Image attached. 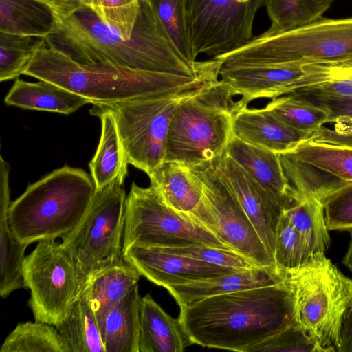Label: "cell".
I'll return each mask as SVG.
<instances>
[{
    "label": "cell",
    "mask_w": 352,
    "mask_h": 352,
    "mask_svg": "<svg viewBox=\"0 0 352 352\" xmlns=\"http://www.w3.org/2000/svg\"><path fill=\"white\" fill-rule=\"evenodd\" d=\"M352 56V18H322L284 31L267 30L228 54L214 58L222 67L301 66Z\"/></svg>",
    "instance_id": "obj_6"
},
{
    "label": "cell",
    "mask_w": 352,
    "mask_h": 352,
    "mask_svg": "<svg viewBox=\"0 0 352 352\" xmlns=\"http://www.w3.org/2000/svg\"><path fill=\"white\" fill-rule=\"evenodd\" d=\"M295 91L352 97V76L331 78L327 80L304 87Z\"/></svg>",
    "instance_id": "obj_43"
},
{
    "label": "cell",
    "mask_w": 352,
    "mask_h": 352,
    "mask_svg": "<svg viewBox=\"0 0 352 352\" xmlns=\"http://www.w3.org/2000/svg\"><path fill=\"white\" fill-rule=\"evenodd\" d=\"M90 9L104 23L118 32L124 39H129L136 24L140 0H78Z\"/></svg>",
    "instance_id": "obj_37"
},
{
    "label": "cell",
    "mask_w": 352,
    "mask_h": 352,
    "mask_svg": "<svg viewBox=\"0 0 352 352\" xmlns=\"http://www.w3.org/2000/svg\"><path fill=\"white\" fill-rule=\"evenodd\" d=\"M10 164L0 156V296L7 298L25 288L23 266L28 246L13 234L8 220L11 203L9 187Z\"/></svg>",
    "instance_id": "obj_20"
},
{
    "label": "cell",
    "mask_w": 352,
    "mask_h": 352,
    "mask_svg": "<svg viewBox=\"0 0 352 352\" xmlns=\"http://www.w3.org/2000/svg\"><path fill=\"white\" fill-rule=\"evenodd\" d=\"M221 79L230 85L235 96L237 111L257 98H275L324 80L320 69L314 65L301 66L222 67Z\"/></svg>",
    "instance_id": "obj_15"
},
{
    "label": "cell",
    "mask_w": 352,
    "mask_h": 352,
    "mask_svg": "<svg viewBox=\"0 0 352 352\" xmlns=\"http://www.w3.org/2000/svg\"><path fill=\"white\" fill-rule=\"evenodd\" d=\"M4 102L7 105L30 110L71 114L91 101L53 82L16 79Z\"/></svg>",
    "instance_id": "obj_24"
},
{
    "label": "cell",
    "mask_w": 352,
    "mask_h": 352,
    "mask_svg": "<svg viewBox=\"0 0 352 352\" xmlns=\"http://www.w3.org/2000/svg\"><path fill=\"white\" fill-rule=\"evenodd\" d=\"M150 1L179 51L188 60L195 62L186 30L184 0Z\"/></svg>",
    "instance_id": "obj_38"
},
{
    "label": "cell",
    "mask_w": 352,
    "mask_h": 352,
    "mask_svg": "<svg viewBox=\"0 0 352 352\" xmlns=\"http://www.w3.org/2000/svg\"><path fill=\"white\" fill-rule=\"evenodd\" d=\"M138 284L117 304L96 314L105 352H139Z\"/></svg>",
    "instance_id": "obj_21"
},
{
    "label": "cell",
    "mask_w": 352,
    "mask_h": 352,
    "mask_svg": "<svg viewBox=\"0 0 352 352\" xmlns=\"http://www.w3.org/2000/svg\"><path fill=\"white\" fill-rule=\"evenodd\" d=\"M309 140L352 148V129H331L322 126L311 134Z\"/></svg>",
    "instance_id": "obj_44"
},
{
    "label": "cell",
    "mask_w": 352,
    "mask_h": 352,
    "mask_svg": "<svg viewBox=\"0 0 352 352\" xmlns=\"http://www.w3.org/2000/svg\"><path fill=\"white\" fill-rule=\"evenodd\" d=\"M285 276L294 296L296 322L326 352L337 351L343 318L352 307V279L325 254Z\"/></svg>",
    "instance_id": "obj_7"
},
{
    "label": "cell",
    "mask_w": 352,
    "mask_h": 352,
    "mask_svg": "<svg viewBox=\"0 0 352 352\" xmlns=\"http://www.w3.org/2000/svg\"><path fill=\"white\" fill-rule=\"evenodd\" d=\"M211 163L274 258L277 223L283 210L292 203L293 195L281 197L267 191L225 153Z\"/></svg>",
    "instance_id": "obj_14"
},
{
    "label": "cell",
    "mask_w": 352,
    "mask_h": 352,
    "mask_svg": "<svg viewBox=\"0 0 352 352\" xmlns=\"http://www.w3.org/2000/svg\"><path fill=\"white\" fill-rule=\"evenodd\" d=\"M200 87L106 104L115 116L129 164L148 175L164 161L172 116Z\"/></svg>",
    "instance_id": "obj_11"
},
{
    "label": "cell",
    "mask_w": 352,
    "mask_h": 352,
    "mask_svg": "<svg viewBox=\"0 0 352 352\" xmlns=\"http://www.w3.org/2000/svg\"><path fill=\"white\" fill-rule=\"evenodd\" d=\"M159 248L169 252L228 268L243 270L256 266L234 251L205 245L194 244L175 248Z\"/></svg>",
    "instance_id": "obj_40"
},
{
    "label": "cell",
    "mask_w": 352,
    "mask_h": 352,
    "mask_svg": "<svg viewBox=\"0 0 352 352\" xmlns=\"http://www.w3.org/2000/svg\"><path fill=\"white\" fill-rule=\"evenodd\" d=\"M43 3H45L46 4H48V3H57V2H60V1H63L64 0H38Z\"/></svg>",
    "instance_id": "obj_48"
},
{
    "label": "cell",
    "mask_w": 352,
    "mask_h": 352,
    "mask_svg": "<svg viewBox=\"0 0 352 352\" xmlns=\"http://www.w3.org/2000/svg\"><path fill=\"white\" fill-rule=\"evenodd\" d=\"M43 39L0 32V81L24 74Z\"/></svg>",
    "instance_id": "obj_35"
},
{
    "label": "cell",
    "mask_w": 352,
    "mask_h": 352,
    "mask_svg": "<svg viewBox=\"0 0 352 352\" xmlns=\"http://www.w3.org/2000/svg\"><path fill=\"white\" fill-rule=\"evenodd\" d=\"M313 258L283 210L275 234L274 260L276 269L286 274L305 265Z\"/></svg>",
    "instance_id": "obj_36"
},
{
    "label": "cell",
    "mask_w": 352,
    "mask_h": 352,
    "mask_svg": "<svg viewBox=\"0 0 352 352\" xmlns=\"http://www.w3.org/2000/svg\"><path fill=\"white\" fill-rule=\"evenodd\" d=\"M25 289L34 320L57 325L69 314L88 285L75 261L61 243L43 240L25 257Z\"/></svg>",
    "instance_id": "obj_9"
},
{
    "label": "cell",
    "mask_w": 352,
    "mask_h": 352,
    "mask_svg": "<svg viewBox=\"0 0 352 352\" xmlns=\"http://www.w3.org/2000/svg\"><path fill=\"white\" fill-rule=\"evenodd\" d=\"M132 35L124 39L78 0L47 4L54 20L45 38L81 63L111 62L133 69L199 77L202 61L190 62L179 51L150 0H140Z\"/></svg>",
    "instance_id": "obj_1"
},
{
    "label": "cell",
    "mask_w": 352,
    "mask_h": 352,
    "mask_svg": "<svg viewBox=\"0 0 352 352\" xmlns=\"http://www.w3.org/2000/svg\"><path fill=\"white\" fill-rule=\"evenodd\" d=\"M55 327L70 352H105L95 311L85 290Z\"/></svg>",
    "instance_id": "obj_28"
},
{
    "label": "cell",
    "mask_w": 352,
    "mask_h": 352,
    "mask_svg": "<svg viewBox=\"0 0 352 352\" xmlns=\"http://www.w3.org/2000/svg\"><path fill=\"white\" fill-rule=\"evenodd\" d=\"M338 352H352V307L345 314L340 332Z\"/></svg>",
    "instance_id": "obj_45"
},
{
    "label": "cell",
    "mask_w": 352,
    "mask_h": 352,
    "mask_svg": "<svg viewBox=\"0 0 352 352\" xmlns=\"http://www.w3.org/2000/svg\"><path fill=\"white\" fill-rule=\"evenodd\" d=\"M126 199L122 184L118 181L96 190L81 222L61 238L88 282L126 263L122 248Z\"/></svg>",
    "instance_id": "obj_8"
},
{
    "label": "cell",
    "mask_w": 352,
    "mask_h": 352,
    "mask_svg": "<svg viewBox=\"0 0 352 352\" xmlns=\"http://www.w3.org/2000/svg\"><path fill=\"white\" fill-rule=\"evenodd\" d=\"M224 153L267 191L281 197L292 195L278 153L252 145L234 135Z\"/></svg>",
    "instance_id": "obj_25"
},
{
    "label": "cell",
    "mask_w": 352,
    "mask_h": 352,
    "mask_svg": "<svg viewBox=\"0 0 352 352\" xmlns=\"http://www.w3.org/2000/svg\"><path fill=\"white\" fill-rule=\"evenodd\" d=\"M285 280L286 276L275 267L255 266L169 287L166 289L181 307L210 296L280 283Z\"/></svg>",
    "instance_id": "obj_18"
},
{
    "label": "cell",
    "mask_w": 352,
    "mask_h": 352,
    "mask_svg": "<svg viewBox=\"0 0 352 352\" xmlns=\"http://www.w3.org/2000/svg\"><path fill=\"white\" fill-rule=\"evenodd\" d=\"M194 244L232 250L188 216L168 207L151 186L142 188L133 182L125 203L123 251L133 245L175 248Z\"/></svg>",
    "instance_id": "obj_10"
},
{
    "label": "cell",
    "mask_w": 352,
    "mask_h": 352,
    "mask_svg": "<svg viewBox=\"0 0 352 352\" xmlns=\"http://www.w3.org/2000/svg\"><path fill=\"white\" fill-rule=\"evenodd\" d=\"M179 321L192 344L249 352L296 322L295 301L282 283L210 296L180 307Z\"/></svg>",
    "instance_id": "obj_2"
},
{
    "label": "cell",
    "mask_w": 352,
    "mask_h": 352,
    "mask_svg": "<svg viewBox=\"0 0 352 352\" xmlns=\"http://www.w3.org/2000/svg\"><path fill=\"white\" fill-rule=\"evenodd\" d=\"M348 232L350 234L351 239L348 250L343 258L342 263L352 272V229Z\"/></svg>",
    "instance_id": "obj_47"
},
{
    "label": "cell",
    "mask_w": 352,
    "mask_h": 352,
    "mask_svg": "<svg viewBox=\"0 0 352 352\" xmlns=\"http://www.w3.org/2000/svg\"><path fill=\"white\" fill-rule=\"evenodd\" d=\"M296 98L325 111L328 122L349 124L352 129V97L324 95L294 91L289 93Z\"/></svg>",
    "instance_id": "obj_42"
},
{
    "label": "cell",
    "mask_w": 352,
    "mask_h": 352,
    "mask_svg": "<svg viewBox=\"0 0 352 352\" xmlns=\"http://www.w3.org/2000/svg\"><path fill=\"white\" fill-rule=\"evenodd\" d=\"M289 152L341 179L352 181V148L307 140Z\"/></svg>",
    "instance_id": "obj_33"
},
{
    "label": "cell",
    "mask_w": 352,
    "mask_h": 352,
    "mask_svg": "<svg viewBox=\"0 0 352 352\" xmlns=\"http://www.w3.org/2000/svg\"><path fill=\"white\" fill-rule=\"evenodd\" d=\"M268 0H184L186 25L195 56L212 58L236 50L253 37L257 11Z\"/></svg>",
    "instance_id": "obj_13"
},
{
    "label": "cell",
    "mask_w": 352,
    "mask_h": 352,
    "mask_svg": "<svg viewBox=\"0 0 352 352\" xmlns=\"http://www.w3.org/2000/svg\"><path fill=\"white\" fill-rule=\"evenodd\" d=\"M148 176L162 200L175 211L189 214L199 205L203 184L189 167L175 162H163Z\"/></svg>",
    "instance_id": "obj_23"
},
{
    "label": "cell",
    "mask_w": 352,
    "mask_h": 352,
    "mask_svg": "<svg viewBox=\"0 0 352 352\" xmlns=\"http://www.w3.org/2000/svg\"><path fill=\"white\" fill-rule=\"evenodd\" d=\"M123 256L141 276L166 289L239 270L169 252L157 246L133 245L123 251Z\"/></svg>",
    "instance_id": "obj_16"
},
{
    "label": "cell",
    "mask_w": 352,
    "mask_h": 352,
    "mask_svg": "<svg viewBox=\"0 0 352 352\" xmlns=\"http://www.w3.org/2000/svg\"><path fill=\"white\" fill-rule=\"evenodd\" d=\"M335 0H268V30L284 31L310 24L322 18Z\"/></svg>",
    "instance_id": "obj_32"
},
{
    "label": "cell",
    "mask_w": 352,
    "mask_h": 352,
    "mask_svg": "<svg viewBox=\"0 0 352 352\" xmlns=\"http://www.w3.org/2000/svg\"><path fill=\"white\" fill-rule=\"evenodd\" d=\"M0 352H70L54 325L43 322H20L8 334Z\"/></svg>",
    "instance_id": "obj_31"
},
{
    "label": "cell",
    "mask_w": 352,
    "mask_h": 352,
    "mask_svg": "<svg viewBox=\"0 0 352 352\" xmlns=\"http://www.w3.org/2000/svg\"><path fill=\"white\" fill-rule=\"evenodd\" d=\"M190 168L201 181L203 192L199 205L185 214L255 265L276 267L256 230L219 179L211 162Z\"/></svg>",
    "instance_id": "obj_12"
},
{
    "label": "cell",
    "mask_w": 352,
    "mask_h": 352,
    "mask_svg": "<svg viewBox=\"0 0 352 352\" xmlns=\"http://www.w3.org/2000/svg\"><path fill=\"white\" fill-rule=\"evenodd\" d=\"M265 109L289 126L311 135L329 120L325 111L289 94L272 99Z\"/></svg>",
    "instance_id": "obj_34"
},
{
    "label": "cell",
    "mask_w": 352,
    "mask_h": 352,
    "mask_svg": "<svg viewBox=\"0 0 352 352\" xmlns=\"http://www.w3.org/2000/svg\"><path fill=\"white\" fill-rule=\"evenodd\" d=\"M326 352L296 322L258 343L249 352Z\"/></svg>",
    "instance_id": "obj_39"
},
{
    "label": "cell",
    "mask_w": 352,
    "mask_h": 352,
    "mask_svg": "<svg viewBox=\"0 0 352 352\" xmlns=\"http://www.w3.org/2000/svg\"><path fill=\"white\" fill-rule=\"evenodd\" d=\"M190 344L179 318L165 312L150 294L142 298L139 352H182Z\"/></svg>",
    "instance_id": "obj_22"
},
{
    "label": "cell",
    "mask_w": 352,
    "mask_h": 352,
    "mask_svg": "<svg viewBox=\"0 0 352 352\" xmlns=\"http://www.w3.org/2000/svg\"><path fill=\"white\" fill-rule=\"evenodd\" d=\"M25 75L53 82L91 104H111L200 87L213 79V69L197 77L151 72L111 62L81 63L43 38Z\"/></svg>",
    "instance_id": "obj_3"
},
{
    "label": "cell",
    "mask_w": 352,
    "mask_h": 352,
    "mask_svg": "<svg viewBox=\"0 0 352 352\" xmlns=\"http://www.w3.org/2000/svg\"><path fill=\"white\" fill-rule=\"evenodd\" d=\"M294 200L284 213L300 235L311 256L325 254L331 239L322 204L318 199L292 190Z\"/></svg>",
    "instance_id": "obj_26"
},
{
    "label": "cell",
    "mask_w": 352,
    "mask_h": 352,
    "mask_svg": "<svg viewBox=\"0 0 352 352\" xmlns=\"http://www.w3.org/2000/svg\"><path fill=\"white\" fill-rule=\"evenodd\" d=\"M96 188L81 168L65 165L38 181L10 203L8 220L22 243L56 239L73 231L88 210Z\"/></svg>",
    "instance_id": "obj_4"
},
{
    "label": "cell",
    "mask_w": 352,
    "mask_h": 352,
    "mask_svg": "<svg viewBox=\"0 0 352 352\" xmlns=\"http://www.w3.org/2000/svg\"><path fill=\"white\" fill-rule=\"evenodd\" d=\"M234 96L228 84L215 78L183 101L170 122L164 162L190 168L221 155L232 136Z\"/></svg>",
    "instance_id": "obj_5"
},
{
    "label": "cell",
    "mask_w": 352,
    "mask_h": 352,
    "mask_svg": "<svg viewBox=\"0 0 352 352\" xmlns=\"http://www.w3.org/2000/svg\"><path fill=\"white\" fill-rule=\"evenodd\" d=\"M232 135L276 153L292 150L311 134L297 130L263 109L245 107L234 113Z\"/></svg>",
    "instance_id": "obj_17"
},
{
    "label": "cell",
    "mask_w": 352,
    "mask_h": 352,
    "mask_svg": "<svg viewBox=\"0 0 352 352\" xmlns=\"http://www.w3.org/2000/svg\"><path fill=\"white\" fill-rule=\"evenodd\" d=\"M140 276L126 262L109 268L92 278L85 292L95 314L103 312L117 304L138 284Z\"/></svg>",
    "instance_id": "obj_30"
},
{
    "label": "cell",
    "mask_w": 352,
    "mask_h": 352,
    "mask_svg": "<svg viewBox=\"0 0 352 352\" xmlns=\"http://www.w3.org/2000/svg\"><path fill=\"white\" fill-rule=\"evenodd\" d=\"M327 69L331 78L352 75V56L331 63L313 64Z\"/></svg>",
    "instance_id": "obj_46"
},
{
    "label": "cell",
    "mask_w": 352,
    "mask_h": 352,
    "mask_svg": "<svg viewBox=\"0 0 352 352\" xmlns=\"http://www.w3.org/2000/svg\"><path fill=\"white\" fill-rule=\"evenodd\" d=\"M320 201L329 230L352 229V181L329 193Z\"/></svg>",
    "instance_id": "obj_41"
},
{
    "label": "cell",
    "mask_w": 352,
    "mask_h": 352,
    "mask_svg": "<svg viewBox=\"0 0 352 352\" xmlns=\"http://www.w3.org/2000/svg\"><path fill=\"white\" fill-rule=\"evenodd\" d=\"M89 111L101 121L99 144L89 164L96 188L100 190L115 181L123 184L129 163L115 116L104 104H94Z\"/></svg>",
    "instance_id": "obj_19"
},
{
    "label": "cell",
    "mask_w": 352,
    "mask_h": 352,
    "mask_svg": "<svg viewBox=\"0 0 352 352\" xmlns=\"http://www.w3.org/2000/svg\"><path fill=\"white\" fill-rule=\"evenodd\" d=\"M290 189L320 201L351 181L341 179L294 157L289 151L278 153Z\"/></svg>",
    "instance_id": "obj_29"
},
{
    "label": "cell",
    "mask_w": 352,
    "mask_h": 352,
    "mask_svg": "<svg viewBox=\"0 0 352 352\" xmlns=\"http://www.w3.org/2000/svg\"><path fill=\"white\" fill-rule=\"evenodd\" d=\"M50 8L38 0H0V32L45 38L54 30Z\"/></svg>",
    "instance_id": "obj_27"
}]
</instances>
